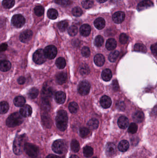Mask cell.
Returning a JSON list of instances; mask_svg holds the SVG:
<instances>
[{
	"instance_id": "40",
	"label": "cell",
	"mask_w": 157,
	"mask_h": 158,
	"mask_svg": "<svg viewBox=\"0 0 157 158\" xmlns=\"http://www.w3.org/2000/svg\"><path fill=\"white\" fill-rule=\"evenodd\" d=\"M119 53L118 51H115L111 52L109 55L108 59L111 62H115L119 57Z\"/></svg>"
},
{
	"instance_id": "49",
	"label": "cell",
	"mask_w": 157,
	"mask_h": 158,
	"mask_svg": "<svg viewBox=\"0 0 157 158\" xmlns=\"http://www.w3.org/2000/svg\"><path fill=\"white\" fill-rule=\"evenodd\" d=\"M79 132L81 137L82 138H85L89 135L90 131L88 128L82 127V128L80 129Z\"/></svg>"
},
{
	"instance_id": "62",
	"label": "cell",
	"mask_w": 157,
	"mask_h": 158,
	"mask_svg": "<svg viewBox=\"0 0 157 158\" xmlns=\"http://www.w3.org/2000/svg\"><path fill=\"white\" fill-rule=\"evenodd\" d=\"M93 158H97V157H93Z\"/></svg>"
},
{
	"instance_id": "33",
	"label": "cell",
	"mask_w": 157,
	"mask_h": 158,
	"mask_svg": "<svg viewBox=\"0 0 157 158\" xmlns=\"http://www.w3.org/2000/svg\"><path fill=\"white\" fill-rule=\"evenodd\" d=\"M56 65L59 69H64L66 66V62L64 58H58L56 61Z\"/></svg>"
},
{
	"instance_id": "55",
	"label": "cell",
	"mask_w": 157,
	"mask_h": 158,
	"mask_svg": "<svg viewBox=\"0 0 157 158\" xmlns=\"http://www.w3.org/2000/svg\"><path fill=\"white\" fill-rule=\"evenodd\" d=\"M112 88L114 91H118L119 89V84L117 80H114L112 82Z\"/></svg>"
},
{
	"instance_id": "35",
	"label": "cell",
	"mask_w": 157,
	"mask_h": 158,
	"mask_svg": "<svg viewBox=\"0 0 157 158\" xmlns=\"http://www.w3.org/2000/svg\"><path fill=\"white\" fill-rule=\"evenodd\" d=\"M134 51H136L146 53L147 49L144 44L141 43H137L134 46Z\"/></svg>"
},
{
	"instance_id": "51",
	"label": "cell",
	"mask_w": 157,
	"mask_h": 158,
	"mask_svg": "<svg viewBox=\"0 0 157 158\" xmlns=\"http://www.w3.org/2000/svg\"><path fill=\"white\" fill-rule=\"evenodd\" d=\"M129 37L125 34V33H122L119 36V41L122 44H126L128 41Z\"/></svg>"
},
{
	"instance_id": "58",
	"label": "cell",
	"mask_w": 157,
	"mask_h": 158,
	"mask_svg": "<svg viewBox=\"0 0 157 158\" xmlns=\"http://www.w3.org/2000/svg\"><path fill=\"white\" fill-rule=\"evenodd\" d=\"M46 158H60L59 157V156H57V155H54V154H50V155H48Z\"/></svg>"
},
{
	"instance_id": "19",
	"label": "cell",
	"mask_w": 157,
	"mask_h": 158,
	"mask_svg": "<svg viewBox=\"0 0 157 158\" xmlns=\"http://www.w3.org/2000/svg\"><path fill=\"white\" fill-rule=\"evenodd\" d=\"M91 29L90 26L88 24H84L81 26L80 29V32L81 34L84 37H87L89 36L90 33Z\"/></svg>"
},
{
	"instance_id": "37",
	"label": "cell",
	"mask_w": 157,
	"mask_h": 158,
	"mask_svg": "<svg viewBox=\"0 0 157 158\" xmlns=\"http://www.w3.org/2000/svg\"><path fill=\"white\" fill-rule=\"evenodd\" d=\"M39 94V91L35 88H32L28 92V96L31 99H34L38 97Z\"/></svg>"
},
{
	"instance_id": "11",
	"label": "cell",
	"mask_w": 157,
	"mask_h": 158,
	"mask_svg": "<svg viewBox=\"0 0 157 158\" xmlns=\"http://www.w3.org/2000/svg\"><path fill=\"white\" fill-rule=\"evenodd\" d=\"M105 151L108 156L111 157L113 156L116 153L117 149L116 146L112 142H109L106 145Z\"/></svg>"
},
{
	"instance_id": "24",
	"label": "cell",
	"mask_w": 157,
	"mask_h": 158,
	"mask_svg": "<svg viewBox=\"0 0 157 158\" xmlns=\"http://www.w3.org/2000/svg\"><path fill=\"white\" fill-rule=\"evenodd\" d=\"M102 79L105 81H109L112 78V73L109 69H105L101 73Z\"/></svg>"
},
{
	"instance_id": "53",
	"label": "cell",
	"mask_w": 157,
	"mask_h": 158,
	"mask_svg": "<svg viewBox=\"0 0 157 158\" xmlns=\"http://www.w3.org/2000/svg\"><path fill=\"white\" fill-rule=\"evenodd\" d=\"M55 2L57 4L62 6H67L70 3V0H55Z\"/></svg>"
},
{
	"instance_id": "1",
	"label": "cell",
	"mask_w": 157,
	"mask_h": 158,
	"mask_svg": "<svg viewBox=\"0 0 157 158\" xmlns=\"http://www.w3.org/2000/svg\"><path fill=\"white\" fill-rule=\"evenodd\" d=\"M68 113L64 110L58 111L55 118L56 126L60 130L64 131L67 129L68 124Z\"/></svg>"
},
{
	"instance_id": "47",
	"label": "cell",
	"mask_w": 157,
	"mask_h": 158,
	"mask_svg": "<svg viewBox=\"0 0 157 158\" xmlns=\"http://www.w3.org/2000/svg\"><path fill=\"white\" fill-rule=\"evenodd\" d=\"M78 32V28L75 25H71L68 30V32L71 36H76Z\"/></svg>"
},
{
	"instance_id": "22",
	"label": "cell",
	"mask_w": 157,
	"mask_h": 158,
	"mask_svg": "<svg viewBox=\"0 0 157 158\" xmlns=\"http://www.w3.org/2000/svg\"><path fill=\"white\" fill-rule=\"evenodd\" d=\"M133 120L137 123H141L143 122L144 119V113L141 111L135 112L133 115Z\"/></svg>"
},
{
	"instance_id": "20",
	"label": "cell",
	"mask_w": 157,
	"mask_h": 158,
	"mask_svg": "<svg viewBox=\"0 0 157 158\" xmlns=\"http://www.w3.org/2000/svg\"><path fill=\"white\" fill-rule=\"evenodd\" d=\"M94 62L97 66L101 67L105 63V57L102 54H97L94 58Z\"/></svg>"
},
{
	"instance_id": "12",
	"label": "cell",
	"mask_w": 157,
	"mask_h": 158,
	"mask_svg": "<svg viewBox=\"0 0 157 158\" xmlns=\"http://www.w3.org/2000/svg\"><path fill=\"white\" fill-rule=\"evenodd\" d=\"M33 33L31 30L25 31L23 32L20 36V40L23 43H27L32 38Z\"/></svg>"
},
{
	"instance_id": "42",
	"label": "cell",
	"mask_w": 157,
	"mask_h": 158,
	"mask_svg": "<svg viewBox=\"0 0 157 158\" xmlns=\"http://www.w3.org/2000/svg\"><path fill=\"white\" fill-rule=\"evenodd\" d=\"M69 110L71 113H75L78 110V105L77 103L72 102L69 105Z\"/></svg>"
},
{
	"instance_id": "6",
	"label": "cell",
	"mask_w": 157,
	"mask_h": 158,
	"mask_svg": "<svg viewBox=\"0 0 157 158\" xmlns=\"http://www.w3.org/2000/svg\"><path fill=\"white\" fill-rule=\"evenodd\" d=\"M46 58L44 51L42 49L37 50L33 54V61L37 64H42L46 61Z\"/></svg>"
},
{
	"instance_id": "21",
	"label": "cell",
	"mask_w": 157,
	"mask_h": 158,
	"mask_svg": "<svg viewBox=\"0 0 157 158\" xmlns=\"http://www.w3.org/2000/svg\"><path fill=\"white\" fill-rule=\"evenodd\" d=\"M67 79V75L64 72H61L58 73L56 76V82L60 85L64 84Z\"/></svg>"
},
{
	"instance_id": "17",
	"label": "cell",
	"mask_w": 157,
	"mask_h": 158,
	"mask_svg": "<svg viewBox=\"0 0 157 158\" xmlns=\"http://www.w3.org/2000/svg\"><path fill=\"white\" fill-rule=\"evenodd\" d=\"M55 100L58 103H64L66 100V94L62 91L57 92L55 94Z\"/></svg>"
},
{
	"instance_id": "36",
	"label": "cell",
	"mask_w": 157,
	"mask_h": 158,
	"mask_svg": "<svg viewBox=\"0 0 157 158\" xmlns=\"http://www.w3.org/2000/svg\"><path fill=\"white\" fill-rule=\"evenodd\" d=\"M71 149L73 152H78L80 149V145L78 141L76 140H72L71 144Z\"/></svg>"
},
{
	"instance_id": "54",
	"label": "cell",
	"mask_w": 157,
	"mask_h": 158,
	"mask_svg": "<svg viewBox=\"0 0 157 158\" xmlns=\"http://www.w3.org/2000/svg\"><path fill=\"white\" fill-rule=\"evenodd\" d=\"M151 50L152 54L157 57V43L152 45Z\"/></svg>"
},
{
	"instance_id": "10",
	"label": "cell",
	"mask_w": 157,
	"mask_h": 158,
	"mask_svg": "<svg viewBox=\"0 0 157 158\" xmlns=\"http://www.w3.org/2000/svg\"><path fill=\"white\" fill-rule=\"evenodd\" d=\"M153 5V2L150 0H144L139 3L137 9L139 11H141L152 7Z\"/></svg>"
},
{
	"instance_id": "15",
	"label": "cell",
	"mask_w": 157,
	"mask_h": 158,
	"mask_svg": "<svg viewBox=\"0 0 157 158\" xmlns=\"http://www.w3.org/2000/svg\"><path fill=\"white\" fill-rule=\"evenodd\" d=\"M111 100L109 97L108 96H103L101 97L100 100V103L101 107L105 109L108 108L111 105Z\"/></svg>"
},
{
	"instance_id": "13",
	"label": "cell",
	"mask_w": 157,
	"mask_h": 158,
	"mask_svg": "<svg viewBox=\"0 0 157 158\" xmlns=\"http://www.w3.org/2000/svg\"><path fill=\"white\" fill-rule=\"evenodd\" d=\"M125 14L124 12L118 11L113 14L112 16V20L115 23L120 24L125 19Z\"/></svg>"
},
{
	"instance_id": "9",
	"label": "cell",
	"mask_w": 157,
	"mask_h": 158,
	"mask_svg": "<svg viewBox=\"0 0 157 158\" xmlns=\"http://www.w3.org/2000/svg\"><path fill=\"white\" fill-rule=\"evenodd\" d=\"M44 53L47 58L53 59L57 55V48L54 45H49L45 48Z\"/></svg>"
},
{
	"instance_id": "57",
	"label": "cell",
	"mask_w": 157,
	"mask_h": 158,
	"mask_svg": "<svg viewBox=\"0 0 157 158\" xmlns=\"http://www.w3.org/2000/svg\"><path fill=\"white\" fill-rule=\"evenodd\" d=\"M8 48V45L7 43H2L1 45V51H6Z\"/></svg>"
},
{
	"instance_id": "56",
	"label": "cell",
	"mask_w": 157,
	"mask_h": 158,
	"mask_svg": "<svg viewBox=\"0 0 157 158\" xmlns=\"http://www.w3.org/2000/svg\"><path fill=\"white\" fill-rule=\"evenodd\" d=\"M25 82V78L23 76H21L19 77L18 79V82L20 85H23Z\"/></svg>"
},
{
	"instance_id": "3",
	"label": "cell",
	"mask_w": 157,
	"mask_h": 158,
	"mask_svg": "<svg viewBox=\"0 0 157 158\" xmlns=\"http://www.w3.org/2000/svg\"><path fill=\"white\" fill-rule=\"evenodd\" d=\"M24 135L17 136L14 139L13 145V151L16 155H20L22 153L23 150L24 149Z\"/></svg>"
},
{
	"instance_id": "16",
	"label": "cell",
	"mask_w": 157,
	"mask_h": 158,
	"mask_svg": "<svg viewBox=\"0 0 157 158\" xmlns=\"http://www.w3.org/2000/svg\"><path fill=\"white\" fill-rule=\"evenodd\" d=\"M118 124L120 129H126L129 125L128 118L125 116H121L118 119Z\"/></svg>"
},
{
	"instance_id": "30",
	"label": "cell",
	"mask_w": 157,
	"mask_h": 158,
	"mask_svg": "<svg viewBox=\"0 0 157 158\" xmlns=\"http://www.w3.org/2000/svg\"><path fill=\"white\" fill-rule=\"evenodd\" d=\"M42 119L44 125L47 128H50L51 126L52 121L50 117L49 116V115L47 113H44L42 117Z\"/></svg>"
},
{
	"instance_id": "29",
	"label": "cell",
	"mask_w": 157,
	"mask_h": 158,
	"mask_svg": "<svg viewBox=\"0 0 157 158\" xmlns=\"http://www.w3.org/2000/svg\"><path fill=\"white\" fill-rule=\"evenodd\" d=\"M99 122L96 118H92L87 123V126L91 130H96L98 127Z\"/></svg>"
},
{
	"instance_id": "32",
	"label": "cell",
	"mask_w": 157,
	"mask_h": 158,
	"mask_svg": "<svg viewBox=\"0 0 157 158\" xmlns=\"http://www.w3.org/2000/svg\"><path fill=\"white\" fill-rule=\"evenodd\" d=\"M83 152L84 156L87 158H89V157H91L93 154V149L90 146H85L83 148Z\"/></svg>"
},
{
	"instance_id": "43",
	"label": "cell",
	"mask_w": 157,
	"mask_h": 158,
	"mask_svg": "<svg viewBox=\"0 0 157 158\" xmlns=\"http://www.w3.org/2000/svg\"><path fill=\"white\" fill-rule=\"evenodd\" d=\"M93 0H83L82 2V5L85 9H90L93 6Z\"/></svg>"
},
{
	"instance_id": "45",
	"label": "cell",
	"mask_w": 157,
	"mask_h": 158,
	"mask_svg": "<svg viewBox=\"0 0 157 158\" xmlns=\"http://www.w3.org/2000/svg\"><path fill=\"white\" fill-rule=\"evenodd\" d=\"M34 12L38 16H41L44 14V9L42 6L38 5L34 9Z\"/></svg>"
},
{
	"instance_id": "38",
	"label": "cell",
	"mask_w": 157,
	"mask_h": 158,
	"mask_svg": "<svg viewBox=\"0 0 157 158\" xmlns=\"http://www.w3.org/2000/svg\"><path fill=\"white\" fill-rule=\"evenodd\" d=\"M14 0H3L2 2V5L5 9H11L14 6Z\"/></svg>"
},
{
	"instance_id": "18",
	"label": "cell",
	"mask_w": 157,
	"mask_h": 158,
	"mask_svg": "<svg viewBox=\"0 0 157 158\" xmlns=\"http://www.w3.org/2000/svg\"><path fill=\"white\" fill-rule=\"evenodd\" d=\"M53 91L52 89L48 86H45L43 87L42 91V98L44 99H49L52 97Z\"/></svg>"
},
{
	"instance_id": "60",
	"label": "cell",
	"mask_w": 157,
	"mask_h": 158,
	"mask_svg": "<svg viewBox=\"0 0 157 158\" xmlns=\"http://www.w3.org/2000/svg\"><path fill=\"white\" fill-rule=\"evenodd\" d=\"M97 1L100 3H103V2H106L108 0H97Z\"/></svg>"
},
{
	"instance_id": "52",
	"label": "cell",
	"mask_w": 157,
	"mask_h": 158,
	"mask_svg": "<svg viewBox=\"0 0 157 158\" xmlns=\"http://www.w3.org/2000/svg\"><path fill=\"white\" fill-rule=\"evenodd\" d=\"M81 53L83 57L88 58L90 55V51L88 47H83L82 49Z\"/></svg>"
},
{
	"instance_id": "48",
	"label": "cell",
	"mask_w": 157,
	"mask_h": 158,
	"mask_svg": "<svg viewBox=\"0 0 157 158\" xmlns=\"http://www.w3.org/2000/svg\"><path fill=\"white\" fill-rule=\"evenodd\" d=\"M138 130V126L136 123L132 122L130 125L129 127L128 131L129 133L130 134H134L137 133V131Z\"/></svg>"
},
{
	"instance_id": "23",
	"label": "cell",
	"mask_w": 157,
	"mask_h": 158,
	"mask_svg": "<svg viewBox=\"0 0 157 158\" xmlns=\"http://www.w3.org/2000/svg\"><path fill=\"white\" fill-rule=\"evenodd\" d=\"M94 25L98 29L101 30L105 28L106 22L103 18H98L96 19L94 21Z\"/></svg>"
},
{
	"instance_id": "46",
	"label": "cell",
	"mask_w": 157,
	"mask_h": 158,
	"mask_svg": "<svg viewBox=\"0 0 157 158\" xmlns=\"http://www.w3.org/2000/svg\"><path fill=\"white\" fill-rule=\"evenodd\" d=\"M89 72V68L86 64H83L80 68V73L82 75H87Z\"/></svg>"
},
{
	"instance_id": "27",
	"label": "cell",
	"mask_w": 157,
	"mask_h": 158,
	"mask_svg": "<svg viewBox=\"0 0 157 158\" xmlns=\"http://www.w3.org/2000/svg\"><path fill=\"white\" fill-rule=\"evenodd\" d=\"M25 100L24 97L22 96H17L13 100V103L14 105L17 107H22L24 105Z\"/></svg>"
},
{
	"instance_id": "14",
	"label": "cell",
	"mask_w": 157,
	"mask_h": 158,
	"mask_svg": "<svg viewBox=\"0 0 157 158\" xmlns=\"http://www.w3.org/2000/svg\"><path fill=\"white\" fill-rule=\"evenodd\" d=\"M32 108L28 104L23 105L20 109V113L21 115L25 118L30 117L32 114Z\"/></svg>"
},
{
	"instance_id": "59",
	"label": "cell",
	"mask_w": 157,
	"mask_h": 158,
	"mask_svg": "<svg viewBox=\"0 0 157 158\" xmlns=\"http://www.w3.org/2000/svg\"><path fill=\"white\" fill-rule=\"evenodd\" d=\"M80 42L78 40H73V42H72V44H73V46L75 45V43H76V46H78V45L79 43Z\"/></svg>"
},
{
	"instance_id": "25",
	"label": "cell",
	"mask_w": 157,
	"mask_h": 158,
	"mask_svg": "<svg viewBox=\"0 0 157 158\" xmlns=\"http://www.w3.org/2000/svg\"><path fill=\"white\" fill-rule=\"evenodd\" d=\"M130 144L128 141L126 140H122L119 143L118 148L121 152H124L129 149Z\"/></svg>"
},
{
	"instance_id": "44",
	"label": "cell",
	"mask_w": 157,
	"mask_h": 158,
	"mask_svg": "<svg viewBox=\"0 0 157 158\" xmlns=\"http://www.w3.org/2000/svg\"><path fill=\"white\" fill-rule=\"evenodd\" d=\"M104 40L103 37L100 35L97 36L94 41V44L97 47H100L103 45L104 43Z\"/></svg>"
},
{
	"instance_id": "34",
	"label": "cell",
	"mask_w": 157,
	"mask_h": 158,
	"mask_svg": "<svg viewBox=\"0 0 157 158\" xmlns=\"http://www.w3.org/2000/svg\"><path fill=\"white\" fill-rule=\"evenodd\" d=\"M48 17L51 20H55L58 16V13L54 9H49L47 13Z\"/></svg>"
},
{
	"instance_id": "8",
	"label": "cell",
	"mask_w": 157,
	"mask_h": 158,
	"mask_svg": "<svg viewBox=\"0 0 157 158\" xmlns=\"http://www.w3.org/2000/svg\"><path fill=\"white\" fill-rule=\"evenodd\" d=\"M90 89V85L87 81H81L78 87V91L80 95L85 96L89 94Z\"/></svg>"
},
{
	"instance_id": "4",
	"label": "cell",
	"mask_w": 157,
	"mask_h": 158,
	"mask_svg": "<svg viewBox=\"0 0 157 158\" xmlns=\"http://www.w3.org/2000/svg\"><path fill=\"white\" fill-rule=\"evenodd\" d=\"M24 150L26 153L31 158H40L39 149L36 145L31 143L24 144Z\"/></svg>"
},
{
	"instance_id": "61",
	"label": "cell",
	"mask_w": 157,
	"mask_h": 158,
	"mask_svg": "<svg viewBox=\"0 0 157 158\" xmlns=\"http://www.w3.org/2000/svg\"><path fill=\"white\" fill-rule=\"evenodd\" d=\"M70 158H79V157L77 156V155H73L71 156Z\"/></svg>"
},
{
	"instance_id": "26",
	"label": "cell",
	"mask_w": 157,
	"mask_h": 158,
	"mask_svg": "<svg viewBox=\"0 0 157 158\" xmlns=\"http://www.w3.org/2000/svg\"><path fill=\"white\" fill-rule=\"evenodd\" d=\"M106 48L109 51H113L116 48L117 42L114 39H110L106 43Z\"/></svg>"
},
{
	"instance_id": "7",
	"label": "cell",
	"mask_w": 157,
	"mask_h": 158,
	"mask_svg": "<svg viewBox=\"0 0 157 158\" xmlns=\"http://www.w3.org/2000/svg\"><path fill=\"white\" fill-rule=\"evenodd\" d=\"M12 23L16 28H21L24 25L25 20L21 14H15L12 18Z\"/></svg>"
},
{
	"instance_id": "31",
	"label": "cell",
	"mask_w": 157,
	"mask_h": 158,
	"mask_svg": "<svg viewBox=\"0 0 157 158\" xmlns=\"http://www.w3.org/2000/svg\"><path fill=\"white\" fill-rule=\"evenodd\" d=\"M42 108L44 111H49L50 109V103L49 99H44L42 98Z\"/></svg>"
},
{
	"instance_id": "5",
	"label": "cell",
	"mask_w": 157,
	"mask_h": 158,
	"mask_svg": "<svg viewBox=\"0 0 157 158\" xmlns=\"http://www.w3.org/2000/svg\"><path fill=\"white\" fill-rule=\"evenodd\" d=\"M66 144L61 140H57L54 141L52 148L53 151L57 154H61L64 153L66 150Z\"/></svg>"
},
{
	"instance_id": "2",
	"label": "cell",
	"mask_w": 157,
	"mask_h": 158,
	"mask_svg": "<svg viewBox=\"0 0 157 158\" xmlns=\"http://www.w3.org/2000/svg\"><path fill=\"white\" fill-rule=\"evenodd\" d=\"M21 116L18 112L13 113L10 115L6 121L7 126L13 128L20 125L23 122V118Z\"/></svg>"
},
{
	"instance_id": "28",
	"label": "cell",
	"mask_w": 157,
	"mask_h": 158,
	"mask_svg": "<svg viewBox=\"0 0 157 158\" xmlns=\"http://www.w3.org/2000/svg\"><path fill=\"white\" fill-rule=\"evenodd\" d=\"M11 68V63L8 61H2L0 64V69L2 71L7 72Z\"/></svg>"
},
{
	"instance_id": "39",
	"label": "cell",
	"mask_w": 157,
	"mask_h": 158,
	"mask_svg": "<svg viewBox=\"0 0 157 158\" xmlns=\"http://www.w3.org/2000/svg\"><path fill=\"white\" fill-rule=\"evenodd\" d=\"M68 23L66 21H61L58 24L59 30L62 32H65L68 28Z\"/></svg>"
},
{
	"instance_id": "50",
	"label": "cell",
	"mask_w": 157,
	"mask_h": 158,
	"mask_svg": "<svg viewBox=\"0 0 157 158\" xmlns=\"http://www.w3.org/2000/svg\"><path fill=\"white\" fill-rule=\"evenodd\" d=\"M72 13L74 16L79 17V16L82 15L83 12H82V10L81 9V8H80L79 7H77L73 8L72 10Z\"/></svg>"
},
{
	"instance_id": "41",
	"label": "cell",
	"mask_w": 157,
	"mask_h": 158,
	"mask_svg": "<svg viewBox=\"0 0 157 158\" xmlns=\"http://www.w3.org/2000/svg\"><path fill=\"white\" fill-rule=\"evenodd\" d=\"M9 109V103L6 101H2L1 103V110L2 114H5L8 112Z\"/></svg>"
}]
</instances>
